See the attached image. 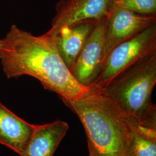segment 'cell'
I'll use <instances>...</instances> for the list:
<instances>
[{"mask_svg":"<svg viewBox=\"0 0 156 156\" xmlns=\"http://www.w3.org/2000/svg\"><path fill=\"white\" fill-rule=\"evenodd\" d=\"M115 5L140 15H156V0H119Z\"/></svg>","mask_w":156,"mask_h":156,"instance_id":"12","label":"cell"},{"mask_svg":"<svg viewBox=\"0 0 156 156\" xmlns=\"http://www.w3.org/2000/svg\"><path fill=\"white\" fill-rule=\"evenodd\" d=\"M119 1V0H114V1H115V2H116V1Z\"/></svg>","mask_w":156,"mask_h":156,"instance_id":"14","label":"cell"},{"mask_svg":"<svg viewBox=\"0 0 156 156\" xmlns=\"http://www.w3.org/2000/svg\"><path fill=\"white\" fill-rule=\"evenodd\" d=\"M114 6V0H58L51 27L46 33L54 37L64 26L107 17Z\"/></svg>","mask_w":156,"mask_h":156,"instance_id":"6","label":"cell"},{"mask_svg":"<svg viewBox=\"0 0 156 156\" xmlns=\"http://www.w3.org/2000/svg\"><path fill=\"white\" fill-rule=\"evenodd\" d=\"M62 99L82 123L89 150L97 156H127L131 126L111 101L91 90L79 99Z\"/></svg>","mask_w":156,"mask_h":156,"instance_id":"2","label":"cell"},{"mask_svg":"<svg viewBox=\"0 0 156 156\" xmlns=\"http://www.w3.org/2000/svg\"><path fill=\"white\" fill-rule=\"evenodd\" d=\"M98 20L64 26L53 37L62 59L70 69Z\"/></svg>","mask_w":156,"mask_h":156,"instance_id":"9","label":"cell"},{"mask_svg":"<svg viewBox=\"0 0 156 156\" xmlns=\"http://www.w3.org/2000/svg\"><path fill=\"white\" fill-rule=\"evenodd\" d=\"M106 22L107 17L97 20L69 69L78 82L90 89L99 77L106 60Z\"/></svg>","mask_w":156,"mask_h":156,"instance_id":"5","label":"cell"},{"mask_svg":"<svg viewBox=\"0 0 156 156\" xmlns=\"http://www.w3.org/2000/svg\"><path fill=\"white\" fill-rule=\"evenodd\" d=\"M155 24L156 15H140L114 6L107 16L105 39L106 56L117 45Z\"/></svg>","mask_w":156,"mask_h":156,"instance_id":"7","label":"cell"},{"mask_svg":"<svg viewBox=\"0 0 156 156\" xmlns=\"http://www.w3.org/2000/svg\"><path fill=\"white\" fill-rule=\"evenodd\" d=\"M156 51V24L115 46L107 55L99 77L91 90L100 89L136 62Z\"/></svg>","mask_w":156,"mask_h":156,"instance_id":"4","label":"cell"},{"mask_svg":"<svg viewBox=\"0 0 156 156\" xmlns=\"http://www.w3.org/2000/svg\"><path fill=\"white\" fill-rule=\"evenodd\" d=\"M0 63L6 78L28 75L62 98L79 99L91 89L78 82L60 55L54 38L35 36L13 24L0 39Z\"/></svg>","mask_w":156,"mask_h":156,"instance_id":"1","label":"cell"},{"mask_svg":"<svg viewBox=\"0 0 156 156\" xmlns=\"http://www.w3.org/2000/svg\"><path fill=\"white\" fill-rule=\"evenodd\" d=\"M156 84V51L93 90L119 108L130 124L156 128V107L151 94Z\"/></svg>","mask_w":156,"mask_h":156,"instance_id":"3","label":"cell"},{"mask_svg":"<svg viewBox=\"0 0 156 156\" xmlns=\"http://www.w3.org/2000/svg\"><path fill=\"white\" fill-rule=\"evenodd\" d=\"M131 129L127 156H156V140L145 137L136 131L132 126Z\"/></svg>","mask_w":156,"mask_h":156,"instance_id":"11","label":"cell"},{"mask_svg":"<svg viewBox=\"0 0 156 156\" xmlns=\"http://www.w3.org/2000/svg\"><path fill=\"white\" fill-rule=\"evenodd\" d=\"M89 156H97L93 151H91L89 149Z\"/></svg>","mask_w":156,"mask_h":156,"instance_id":"13","label":"cell"},{"mask_svg":"<svg viewBox=\"0 0 156 156\" xmlns=\"http://www.w3.org/2000/svg\"><path fill=\"white\" fill-rule=\"evenodd\" d=\"M68 129V123L61 120L35 125L33 134L20 156H53Z\"/></svg>","mask_w":156,"mask_h":156,"instance_id":"8","label":"cell"},{"mask_svg":"<svg viewBox=\"0 0 156 156\" xmlns=\"http://www.w3.org/2000/svg\"><path fill=\"white\" fill-rule=\"evenodd\" d=\"M35 125L27 122L0 102V144L20 155Z\"/></svg>","mask_w":156,"mask_h":156,"instance_id":"10","label":"cell"}]
</instances>
